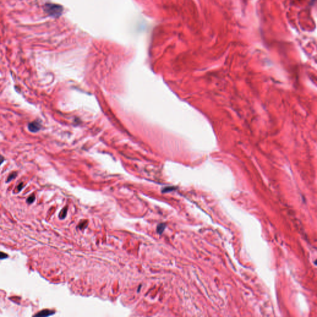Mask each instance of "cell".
<instances>
[{
    "label": "cell",
    "mask_w": 317,
    "mask_h": 317,
    "mask_svg": "<svg viewBox=\"0 0 317 317\" xmlns=\"http://www.w3.org/2000/svg\"><path fill=\"white\" fill-rule=\"evenodd\" d=\"M45 11L50 15L57 17L61 14L63 7L58 4H47L45 5Z\"/></svg>",
    "instance_id": "obj_1"
},
{
    "label": "cell",
    "mask_w": 317,
    "mask_h": 317,
    "mask_svg": "<svg viewBox=\"0 0 317 317\" xmlns=\"http://www.w3.org/2000/svg\"><path fill=\"white\" fill-rule=\"evenodd\" d=\"M28 128L30 131L32 133H36L41 128L40 124L37 121H32L28 125Z\"/></svg>",
    "instance_id": "obj_2"
},
{
    "label": "cell",
    "mask_w": 317,
    "mask_h": 317,
    "mask_svg": "<svg viewBox=\"0 0 317 317\" xmlns=\"http://www.w3.org/2000/svg\"><path fill=\"white\" fill-rule=\"evenodd\" d=\"M55 313V312L54 311H53V310L45 309V310H42V311L39 312L38 313L35 314L34 316L35 317H48V316H51V315H53Z\"/></svg>",
    "instance_id": "obj_3"
},
{
    "label": "cell",
    "mask_w": 317,
    "mask_h": 317,
    "mask_svg": "<svg viewBox=\"0 0 317 317\" xmlns=\"http://www.w3.org/2000/svg\"><path fill=\"white\" fill-rule=\"evenodd\" d=\"M165 228V224H159L158 226H157V231L159 234H162L163 232V231H164Z\"/></svg>",
    "instance_id": "obj_4"
},
{
    "label": "cell",
    "mask_w": 317,
    "mask_h": 317,
    "mask_svg": "<svg viewBox=\"0 0 317 317\" xmlns=\"http://www.w3.org/2000/svg\"><path fill=\"white\" fill-rule=\"evenodd\" d=\"M17 172H12V173H11V174L9 175V177H7V179L6 182H7V183H8V182H11V180H12L14 178H15L16 177V176H17Z\"/></svg>",
    "instance_id": "obj_5"
},
{
    "label": "cell",
    "mask_w": 317,
    "mask_h": 317,
    "mask_svg": "<svg viewBox=\"0 0 317 317\" xmlns=\"http://www.w3.org/2000/svg\"><path fill=\"white\" fill-rule=\"evenodd\" d=\"M35 195L34 194H32L31 195L27 200V203H28L29 204H31L34 201H35Z\"/></svg>",
    "instance_id": "obj_6"
},
{
    "label": "cell",
    "mask_w": 317,
    "mask_h": 317,
    "mask_svg": "<svg viewBox=\"0 0 317 317\" xmlns=\"http://www.w3.org/2000/svg\"><path fill=\"white\" fill-rule=\"evenodd\" d=\"M66 213H67V209H66V208H64V209H63L61 211V213H60V214H59V218H60L61 219H63V218L66 216Z\"/></svg>",
    "instance_id": "obj_7"
},
{
    "label": "cell",
    "mask_w": 317,
    "mask_h": 317,
    "mask_svg": "<svg viewBox=\"0 0 317 317\" xmlns=\"http://www.w3.org/2000/svg\"><path fill=\"white\" fill-rule=\"evenodd\" d=\"M8 257V255L2 252H0V260H4Z\"/></svg>",
    "instance_id": "obj_8"
},
{
    "label": "cell",
    "mask_w": 317,
    "mask_h": 317,
    "mask_svg": "<svg viewBox=\"0 0 317 317\" xmlns=\"http://www.w3.org/2000/svg\"><path fill=\"white\" fill-rule=\"evenodd\" d=\"M24 187V185H23V183H20L18 185L17 187V191L18 192H20L22 190V189Z\"/></svg>",
    "instance_id": "obj_9"
},
{
    "label": "cell",
    "mask_w": 317,
    "mask_h": 317,
    "mask_svg": "<svg viewBox=\"0 0 317 317\" xmlns=\"http://www.w3.org/2000/svg\"><path fill=\"white\" fill-rule=\"evenodd\" d=\"M4 161V158L2 156H1V155H0V165H1V164H2V163Z\"/></svg>",
    "instance_id": "obj_10"
},
{
    "label": "cell",
    "mask_w": 317,
    "mask_h": 317,
    "mask_svg": "<svg viewBox=\"0 0 317 317\" xmlns=\"http://www.w3.org/2000/svg\"><path fill=\"white\" fill-rule=\"evenodd\" d=\"M311 1L312 2V4H313V2H314V1H315V0H311Z\"/></svg>",
    "instance_id": "obj_11"
}]
</instances>
